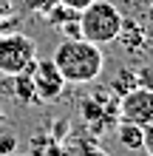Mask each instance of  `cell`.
Here are the masks:
<instances>
[{"instance_id": "cell-6", "label": "cell", "mask_w": 153, "mask_h": 156, "mask_svg": "<svg viewBox=\"0 0 153 156\" xmlns=\"http://www.w3.org/2000/svg\"><path fill=\"white\" fill-rule=\"evenodd\" d=\"M116 40L125 45V51H136V48H142V43H145V29H142L136 20H128V17H125L122 20V31H119Z\"/></svg>"}, {"instance_id": "cell-9", "label": "cell", "mask_w": 153, "mask_h": 156, "mask_svg": "<svg viewBox=\"0 0 153 156\" xmlns=\"http://www.w3.org/2000/svg\"><path fill=\"white\" fill-rule=\"evenodd\" d=\"M139 85V71H130V68H122V71H116V80L111 82V91L116 97H122V94H128L130 88H136Z\"/></svg>"}, {"instance_id": "cell-3", "label": "cell", "mask_w": 153, "mask_h": 156, "mask_svg": "<svg viewBox=\"0 0 153 156\" xmlns=\"http://www.w3.org/2000/svg\"><path fill=\"white\" fill-rule=\"evenodd\" d=\"M37 62V43L23 31H3L0 34V74L14 77L31 71Z\"/></svg>"}, {"instance_id": "cell-15", "label": "cell", "mask_w": 153, "mask_h": 156, "mask_svg": "<svg viewBox=\"0 0 153 156\" xmlns=\"http://www.w3.org/2000/svg\"><path fill=\"white\" fill-rule=\"evenodd\" d=\"M150 9H153V0H150Z\"/></svg>"}, {"instance_id": "cell-16", "label": "cell", "mask_w": 153, "mask_h": 156, "mask_svg": "<svg viewBox=\"0 0 153 156\" xmlns=\"http://www.w3.org/2000/svg\"><path fill=\"white\" fill-rule=\"evenodd\" d=\"M12 156H17V153H12Z\"/></svg>"}, {"instance_id": "cell-13", "label": "cell", "mask_w": 153, "mask_h": 156, "mask_svg": "<svg viewBox=\"0 0 153 156\" xmlns=\"http://www.w3.org/2000/svg\"><path fill=\"white\" fill-rule=\"evenodd\" d=\"M82 156H108V153H105V151H99V148H88Z\"/></svg>"}, {"instance_id": "cell-10", "label": "cell", "mask_w": 153, "mask_h": 156, "mask_svg": "<svg viewBox=\"0 0 153 156\" xmlns=\"http://www.w3.org/2000/svg\"><path fill=\"white\" fill-rule=\"evenodd\" d=\"M17 145H20V139H17L14 131H0V156L17 153Z\"/></svg>"}, {"instance_id": "cell-8", "label": "cell", "mask_w": 153, "mask_h": 156, "mask_svg": "<svg viewBox=\"0 0 153 156\" xmlns=\"http://www.w3.org/2000/svg\"><path fill=\"white\" fill-rule=\"evenodd\" d=\"M116 139L128 151H142V125H133V122H125L122 119L116 125Z\"/></svg>"}, {"instance_id": "cell-4", "label": "cell", "mask_w": 153, "mask_h": 156, "mask_svg": "<svg viewBox=\"0 0 153 156\" xmlns=\"http://www.w3.org/2000/svg\"><path fill=\"white\" fill-rule=\"evenodd\" d=\"M31 82H34V97H37V102H57L62 97V91H65V80L62 74L57 71L51 57H37V62L31 66Z\"/></svg>"}, {"instance_id": "cell-11", "label": "cell", "mask_w": 153, "mask_h": 156, "mask_svg": "<svg viewBox=\"0 0 153 156\" xmlns=\"http://www.w3.org/2000/svg\"><path fill=\"white\" fill-rule=\"evenodd\" d=\"M57 3L62 6V9H68V12H82V9H88V6H91L94 3V0H57Z\"/></svg>"}, {"instance_id": "cell-5", "label": "cell", "mask_w": 153, "mask_h": 156, "mask_svg": "<svg viewBox=\"0 0 153 156\" xmlns=\"http://www.w3.org/2000/svg\"><path fill=\"white\" fill-rule=\"evenodd\" d=\"M119 119L133 125H150L153 122V88L136 85L128 94L119 97Z\"/></svg>"}, {"instance_id": "cell-2", "label": "cell", "mask_w": 153, "mask_h": 156, "mask_svg": "<svg viewBox=\"0 0 153 156\" xmlns=\"http://www.w3.org/2000/svg\"><path fill=\"white\" fill-rule=\"evenodd\" d=\"M122 20H125V14L113 3H108V0H94V3L88 9H82L79 17H77L79 37L88 40V43H96V45H108V43H113L116 37H119Z\"/></svg>"}, {"instance_id": "cell-7", "label": "cell", "mask_w": 153, "mask_h": 156, "mask_svg": "<svg viewBox=\"0 0 153 156\" xmlns=\"http://www.w3.org/2000/svg\"><path fill=\"white\" fill-rule=\"evenodd\" d=\"M9 82H12V94H14L17 102H23V105L37 102V97H34V82H31V74H29V71L9 77Z\"/></svg>"}, {"instance_id": "cell-1", "label": "cell", "mask_w": 153, "mask_h": 156, "mask_svg": "<svg viewBox=\"0 0 153 156\" xmlns=\"http://www.w3.org/2000/svg\"><path fill=\"white\" fill-rule=\"evenodd\" d=\"M57 71L62 74L65 85H88L102 77L105 68V54L102 45L88 43L82 37H65L62 43H57V48L51 54Z\"/></svg>"}, {"instance_id": "cell-14", "label": "cell", "mask_w": 153, "mask_h": 156, "mask_svg": "<svg viewBox=\"0 0 153 156\" xmlns=\"http://www.w3.org/2000/svg\"><path fill=\"white\" fill-rule=\"evenodd\" d=\"M3 119H6V111H3V108H0V122H3Z\"/></svg>"}, {"instance_id": "cell-12", "label": "cell", "mask_w": 153, "mask_h": 156, "mask_svg": "<svg viewBox=\"0 0 153 156\" xmlns=\"http://www.w3.org/2000/svg\"><path fill=\"white\" fill-rule=\"evenodd\" d=\"M142 148H145L148 156H153V122L142 128Z\"/></svg>"}]
</instances>
